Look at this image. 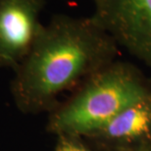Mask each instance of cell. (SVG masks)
Wrapping results in <instances>:
<instances>
[{"label": "cell", "instance_id": "obj_1", "mask_svg": "<svg viewBox=\"0 0 151 151\" xmlns=\"http://www.w3.org/2000/svg\"><path fill=\"white\" fill-rule=\"evenodd\" d=\"M114 38L93 19L53 16L15 70L12 93L23 113L51 110L57 97L111 64Z\"/></svg>", "mask_w": 151, "mask_h": 151}, {"label": "cell", "instance_id": "obj_3", "mask_svg": "<svg viewBox=\"0 0 151 151\" xmlns=\"http://www.w3.org/2000/svg\"><path fill=\"white\" fill-rule=\"evenodd\" d=\"M92 18L151 70V0H93Z\"/></svg>", "mask_w": 151, "mask_h": 151}, {"label": "cell", "instance_id": "obj_5", "mask_svg": "<svg viewBox=\"0 0 151 151\" xmlns=\"http://www.w3.org/2000/svg\"><path fill=\"white\" fill-rule=\"evenodd\" d=\"M151 137V94L129 105L91 137L111 141H134Z\"/></svg>", "mask_w": 151, "mask_h": 151}, {"label": "cell", "instance_id": "obj_4", "mask_svg": "<svg viewBox=\"0 0 151 151\" xmlns=\"http://www.w3.org/2000/svg\"><path fill=\"white\" fill-rule=\"evenodd\" d=\"M44 0H0V67L15 71L31 51L43 25Z\"/></svg>", "mask_w": 151, "mask_h": 151}, {"label": "cell", "instance_id": "obj_2", "mask_svg": "<svg viewBox=\"0 0 151 151\" xmlns=\"http://www.w3.org/2000/svg\"><path fill=\"white\" fill-rule=\"evenodd\" d=\"M150 94L134 67L112 62L83 81L73 97L51 114L48 129L59 137H91L122 110Z\"/></svg>", "mask_w": 151, "mask_h": 151}, {"label": "cell", "instance_id": "obj_6", "mask_svg": "<svg viewBox=\"0 0 151 151\" xmlns=\"http://www.w3.org/2000/svg\"><path fill=\"white\" fill-rule=\"evenodd\" d=\"M55 151H90L78 141V138L59 137Z\"/></svg>", "mask_w": 151, "mask_h": 151}]
</instances>
